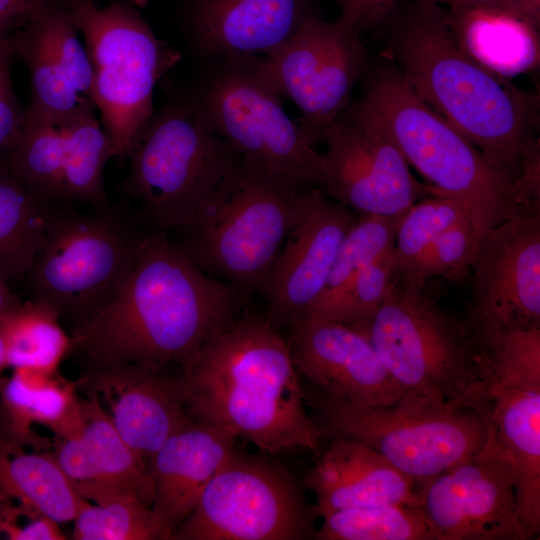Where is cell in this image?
Listing matches in <instances>:
<instances>
[{"label": "cell", "instance_id": "cell-9", "mask_svg": "<svg viewBox=\"0 0 540 540\" xmlns=\"http://www.w3.org/2000/svg\"><path fill=\"white\" fill-rule=\"evenodd\" d=\"M83 36L92 71L90 99L100 113L113 157H126L154 111L157 82L181 55L160 40L129 0H65Z\"/></svg>", "mask_w": 540, "mask_h": 540}, {"label": "cell", "instance_id": "cell-43", "mask_svg": "<svg viewBox=\"0 0 540 540\" xmlns=\"http://www.w3.org/2000/svg\"><path fill=\"white\" fill-rule=\"evenodd\" d=\"M63 0H0V27L19 28L32 16Z\"/></svg>", "mask_w": 540, "mask_h": 540}, {"label": "cell", "instance_id": "cell-23", "mask_svg": "<svg viewBox=\"0 0 540 540\" xmlns=\"http://www.w3.org/2000/svg\"><path fill=\"white\" fill-rule=\"evenodd\" d=\"M482 413L487 437L478 455L497 457L514 468L518 517L532 538L540 530V387L502 390Z\"/></svg>", "mask_w": 540, "mask_h": 540}, {"label": "cell", "instance_id": "cell-28", "mask_svg": "<svg viewBox=\"0 0 540 540\" xmlns=\"http://www.w3.org/2000/svg\"><path fill=\"white\" fill-rule=\"evenodd\" d=\"M8 41L14 58L21 60L30 74L31 97L23 111L25 119L63 129L95 112L92 100L75 89L52 53L36 15L13 31Z\"/></svg>", "mask_w": 540, "mask_h": 540}, {"label": "cell", "instance_id": "cell-46", "mask_svg": "<svg viewBox=\"0 0 540 540\" xmlns=\"http://www.w3.org/2000/svg\"><path fill=\"white\" fill-rule=\"evenodd\" d=\"M7 368H8V363H7L6 351H5L3 341L0 337V378L3 372L5 371V369Z\"/></svg>", "mask_w": 540, "mask_h": 540}, {"label": "cell", "instance_id": "cell-11", "mask_svg": "<svg viewBox=\"0 0 540 540\" xmlns=\"http://www.w3.org/2000/svg\"><path fill=\"white\" fill-rule=\"evenodd\" d=\"M322 439L361 442L413 478L419 487L483 448L487 424L482 412L413 397L390 405L362 406L306 397Z\"/></svg>", "mask_w": 540, "mask_h": 540}, {"label": "cell", "instance_id": "cell-10", "mask_svg": "<svg viewBox=\"0 0 540 540\" xmlns=\"http://www.w3.org/2000/svg\"><path fill=\"white\" fill-rule=\"evenodd\" d=\"M253 57L206 65L187 90L210 127L260 173L295 189L318 186L323 154L261 78Z\"/></svg>", "mask_w": 540, "mask_h": 540}, {"label": "cell", "instance_id": "cell-7", "mask_svg": "<svg viewBox=\"0 0 540 540\" xmlns=\"http://www.w3.org/2000/svg\"><path fill=\"white\" fill-rule=\"evenodd\" d=\"M302 189L242 160L199 205L173 241L205 273L243 297L259 293L289 233Z\"/></svg>", "mask_w": 540, "mask_h": 540}, {"label": "cell", "instance_id": "cell-1", "mask_svg": "<svg viewBox=\"0 0 540 540\" xmlns=\"http://www.w3.org/2000/svg\"><path fill=\"white\" fill-rule=\"evenodd\" d=\"M243 298L205 273L167 232L148 230L118 293L71 331L70 353L85 369L180 366L236 318Z\"/></svg>", "mask_w": 540, "mask_h": 540}, {"label": "cell", "instance_id": "cell-16", "mask_svg": "<svg viewBox=\"0 0 540 540\" xmlns=\"http://www.w3.org/2000/svg\"><path fill=\"white\" fill-rule=\"evenodd\" d=\"M359 215L316 186L302 189L293 223L259 293L276 327L301 321L321 295L338 249Z\"/></svg>", "mask_w": 540, "mask_h": 540}, {"label": "cell", "instance_id": "cell-5", "mask_svg": "<svg viewBox=\"0 0 540 540\" xmlns=\"http://www.w3.org/2000/svg\"><path fill=\"white\" fill-rule=\"evenodd\" d=\"M424 286L394 277L369 321L354 327L367 335L403 396L482 412L486 375L474 332Z\"/></svg>", "mask_w": 540, "mask_h": 540}, {"label": "cell", "instance_id": "cell-27", "mask_svg": "<svg viewBox=\"0 0 540 540\" xmlns=\"http://www.w3.org/2000/svg\"><path fill=\"white\" fill-rule=\"evenodd\" d=\"M80 438L99 488V502L132 497L152 508L155 496L149 462L120 436L99 397L86 392L81 399Z\"/></svg>", "mask_w": 540, "mask_h": 540}, {"label": "cell", "instance_id": "cell-37", "mask_svg": "<svg viewBox=\"0 0 540 540\" xmlns=\"http://www.w3.org/2000/svg\"><path fill=\"white\" fill-rule=\"evenodd\" d=\"M467 218L464 207L445 195L433 194L414 203L398 223L392 250L394 276L420 256L443 232Z\"/></svg>", "mask_w": 540, "mask_h": 540}, {"label": "cell", "instance_id": "cell-3", "mask_svg": "<svg viewBox=\"0 0 540 540\" xmlns=\"http://www.w3.org/2000/svg\"><path fill=\"white\" fill-rule=\"evenodd\" d=\"M383 29L387 57L415 93L517 180L527 154L539 144V94L516 87L467 55L441 5L405 0Z\"/></svg>", "mask_w": 540, "mask_h": 540}, {"label": "cell", "instance_id": "cell-30", "mask_svg": "<svg viewBox=\"0 0 540 540\" xmlns=\"http://www.w3.org/2000/svg\"><path fill=\"white\" fill-rule=\"evenodd\" d=\"M0 337L12 369L56 374L71 351V337L56 312L29 299L0 318Z\"/></svg>", "mask_w": 540, "mask_h": 540}, {"label": "cell", "instance_id": "cell-15", "mask_svg": "<svg viewBox=\"0 0 540 540\" xmlns=\"http://www.w3.org/2000/svg\"><path fill=\"white\" fill-rule=\"evenodd\" d=\"M475 331L540 327V215L513 216L480 241L471 266Z\"/></svg>", "mask_w": 540, "mask_h": 540}, {"label": "cell", "instance_id": "cell-12", "mask_svg": "<svg viewBox=\"0 0 540 540\" xmlns=\"http://www.w3.org/2000/svg\"><path fill=\"white\" fill-rule=\"evenodd\" d=\"M317 515L282 466L235 449L172 540L308 539Z\"/></svg>", "mask_w": 540, "mask_h": 540}, {"label": "cell", "instance_id": "cell-40", "mask_svg": "<svg viewBox=\"0 0 540 540\" xmlns=\"http://www.w3.org/2000/svg\"><path fill=\"white\" fill-rule=\"evenodd\" d=\"M36 19L72 85L81 95L90 99L93 78L90 58L65 0L39 12Z\"/></svg>", "mask_w": 540, "mask_h": 540}, {"label": "cell", "instance_id": "cell-44", "mask_svg": "<svg viewBox=\"0 0 540 540\" xmlns=\"http://www.w3.org/2000/svg\"><path fill=\"white\" fill-rule=\"evenodd\" d=\"M498 8L512 12L540 27V0H506Z\"/></svg>", "mask_w": 540, "mask_h": 540}, {"label": "cell", "instance_id": "cell-39", "mask_svg": "<svg viewBox=\"0 0 540 540\" xmlns=\"http://www.w3.org/2000/svg\"><path fill=\"white\" fill-rule=\"evenodd\" d=\"M392 250L362 269L343 293L322 314L315 316L357 327L366 324L393 282Z\"/></svg>", "mask_w": 540, "mask_h": 540}, {"label": "cell", "instance_id": "cell-42", "mask_svg": "<svg viewBox=\"0 0 540 540\" xmlns=\"http://www.w3.org/2000/svg\"><path fill=\"white\" fill-rule=\"evenodd\" d=\"M405 0H339L340 16L355 25L362 34L382 30Z\"/></svg>", "mask_w": 540, "mask_h": 540}, {"label": "cell", "instance_id": "cell-4", "mask_svg": "<svg viewBox=\"0 0 540 540\" xmlns=\"http://www.w3.org/2000/svg\"><path fill=\"white\" fill-rule=\"evenodd\" d=\"M357 100L380 124L409 165L435 194L458 201L481 241L499 223L526 214L516 201L515 178L412 89L388 57L369 64Z\"/></svg>", "mask_w": 540, "mask_h": 540}, {"label": "cell", "instance_id": "cell-14", "mask_svg": "<svg viewBox=\"0 0 540 540\" xmlns=\"http://www.w3.org/2000/svg\"><path fill=\"white\" fill-rule=\"evenodd\" d=\"M323 175L317 188L359 216L400 218L414 203L433 195L376 119L358 102L328 128Z\"/></svg>", "mask_w": 540, "mask_h": 540}, {"label": "cell", "instance_id": "cell-35", "mask_svg": "<svg viewBox=\"0 0 540 540\" xmlns=\"http://www.w3.org/2000/svg\"><path fill=\"white\" fill-rule=\"evenodd\" d=\"M399 220L378 215L359 216L344 237L325 287L306 316L322 314L362 269L393 249Z\"/></svg>", "mask_w": 540, "mask_h": 540}, {"label": "cell", "instance_id": "cell-32", "mask_svg": "<svg viewBox=\"0 0 540 540\" xmlns=\"http://www.w3.org/2000/svg\"><path fill=\"white\" fill-rule=\"evenodd\" d=\"M318 540H437L419 506L379 504L345 508L322 516Z\"/></svg>", "mask_w": 540, "mask_h": 540}, {"label": "cell", "instance_id": "cell-22", "mask_svg": "<svg viewBox=\"0 0 540 540\" xmlns=\"http://www.w3.org/2000/svg\"><path fill=\"white\" fill-rule=\"evenodd\" d=\"M236 439L221 428L191 419L149 459L155 489L152 510L172 537L235 450Z\"/></svg>", "mask_w": 540, "mask_h": 540}, {"label": "cell", "instance_id": "cell-45", "mask_svg": "<svg viewBox=\"0 0 540 540\" xmlns=\"http://www.w3.org/2000/svg\"><path fill=\"white\" fill-rule=\"evenodd\" d=\"M433 2L438 5H446L448 8H477V7H499L506 0H422Z\"/></svg>", "mask_w": 540, "mask_h": 540}, {"label": "cell", "instance_id": "cell-41", "mask_svg": "<svg viewBox=\"0 0 540 540\" xmlns=\"http://www.w3.org/2000/svg\"><path fill=\"white\" fill-rule=\"evenodd\" d=\"M9 35L0 38V154L5 152L20 130L24 111L13 89L11 71L15 58L9 45Z\"/></svg>", "mask_w": 540, "mask_h": 540}, {"label": "cell", "instance_id": "cell-8", "mask_svg": "<svg viewBox=\"0 0 540 540\" xmlns=\"http://www.w3.org/2000/svg\"><path fill=\"white\" fill-rule=\"evenodd\" d=\"M141 234L107 208L58 205L44 243L21 283L27 299L47 305L71 331L118 293Z\"/></svg>", "mask_w": 540, "mask_h": 540}, {"label": "cell", "instance_id": "cell-17", "mask_svg": "<svg viewBox=\"0 0 540 540\" xmlns=\"http://www.w3.org/2000/svg\"><path fill=\"white\" fill-rule=\"evenodd\" d=\"M517 475L494 456L463 460L420 485L437 540H527L517 511Z\"/></svg>", "mask_w": 540, "mask_h": 540}, {"label": "cell", "instance_id": "cell-2", "mask_svg": "<svg viewBox=\"0 0 540 540\" xmlns=\"http://www.w3.org/2000/svg\"><path fill=\"white\" fill-rule=\"evenodd\" d=\"M191 417L273 455L315 450L321 434L288 343L258 316L235 318L179 366Z\"/></svg>", "mask_w": 540, "mask_h": 540}, {"label": "cell", "instance_id": "cell-33", "mask_svg": "<svg viewBox=\"0 0 540 540\" xmlns=\"http://www.w3.org/2000/svg\"><path fill=\"white\" fill-rule=\"evenodd\" d=\"M65 156L62 129L25 119L4 152L12 172L29 189L59 205Z\"/></svg>", "mask_w": 540, "mask_h": 540}, {"label": "cell", "instance_id": "cell-20", "mask_svg": "<svg viewBox=\"0 0 540 540\" xmlns=\"http://www.w3.org/2000/svg\"><path fill=\"white\" fill-rule=\"evenodd\" d=\"M79 387L106 405L123 440L148 460L191 419L177 374L137 365L85 369Z\"/></svg>", "mask_w": 540, "mask_h": 540}, {"label": "cell", "instance_id": "cell-6", "mask_svg": "<svg viewBox=\"0 0 540 540\" xmlns=\"http://www.w3.org/2000/svg\"><path fill=\"white\" fill-rule=\"evenodd\" d=\"M123 190L134 204V218L148 230H179L241 160L216 133L187 88L168 100L136 134L126 156Z\"/></svg>", "mask_w": 540, "mask_h": 540}, {"label": "cell", "instance_id": "cell-19", "mask_svg": "<svg viewBox=\"0 0 540 540\" xmlns=\"http://www.w3.org/2000/svg\"><path fill=\"white\" fill-rule=\"evenodd\" d=\"M319 15L317 0H181L178 22L190 52L210 65L264 56Z\"/></svg>", "mask_w": 540, "mask_h": 540}, {"label": "cell", "instance_id": "cell-21", "mask_svg": "<svg viewBox=\"0 0 540 540\" xmlns=\"http://www.w3.org/2000/svg\"><path fill=\"white\" fill-rule=\"evenodd\" d=\"M305 486L316 498L319 516L336 510L379 504L421 507L419 484L383 455L357 441L330 440L306 472Z\"/></svg>", "mask_w": 540, "mask_h": 540}, {"label": "cell", "instance_id": "cell-18", "mask_svg": "<svg viewBox=\"0 0 540 540\" xmlns=\"http://www.w3.org/2000/svg\"><path fill=\"white\" fill-rule=\"evenodd\" d=\"M287 343L298 374L327 398L382 406L403 396L367 335L352 325L308 315Z\"/></svg>", "mask_w": 540, "mask_h": 540}, {"label": "cell", "instance_id": "cell-38", "mask_svg": "<svg viewBox=\"0 0 540 540\" xmlns=\"http://www.w3.org/2000/svg\"><path fill=\"white\" fill-rule=\"evenodd\" d=\"M480 241L467 218L455 224L394 277L425 284L432 276L460 282L471 270Z\"/></svg>", "mask_w": 540, "mask_h": 540}, {"label": "cell", "instance_id": "cell-47", "mask_svg": "<svg viewBox=\"0 0 540 540\" xmlns=\"http://www.w3.org/2000/svg\"><path fill=\"white\" fill-rule=\"evenodd\" d=\"M18 28H15L13 26H1L0 27V38L3 36H7L11 34L13 31H15Z\"/></svg>", "mask_w": 540, "mask_h": 540}, {"label": "cell", "instance_id": "cell-34", "mask_svg": "<svg viewBox=\"0 0 540 540\" xmlns=\"http://www.w3.org/2000/svg\"><path fill=\"white\" fill-rule=\"evenodd\" d=\"M473 332L485 368L488 402L505 389L540 387V327Z\"/></svg>", "mask_w": 540, "mask_h": 540}, {"label": "cell", "instance_id": "cell-24", "mask_svg": "<svg viewBox=\"0 0 540 540\" xmlns=\"http://www.w3.org/2000/svg\"><path fill=\"white\" fill-rule=\"evenodd\" d=\"M80 381L67 380L58 373L32 369H13L8 378H0V422L4 433L0 440L40 449L52 446L48 439L33 433L40 424L55 437L80 435L83 425Z\"/></svg>", "mask_w": 540, "mask_h": 540}, {"label": "cell", "instance_id": "cell-13", "mask_svg": "<svg viewBox=\"0 0 540 540\" xmlns=\"http://www.w3.org/2000/svg\"><path fill=\"white\" fill-rule=\"evenodd\" d=\"M261 78L301 112L297 124L313 146L350 105L370 64L362 32L342 16H315L270 53L253 57Z\"/></svg>", "mask_w": 540, "mask_h": 540}, {"label": "cell", "instance_id": "cell-29", "mask_svg": "<svg viewBox=\"0 0 540 540\" xmlns=\"http://www.w3.org/2000/svg\"><path fill=\"white\" fill-rule=\"evenodd\" d=\"M57 206L22 183L0 154V273L12 289L40 251Z\"/></svg>", "mask_w": 540, "mask_h": 540}, {"label": "cell", "instance_id": "cell-25", "mask_svg": "<svg viewBox=\"0 0 540 540\" xmlns=\"http://www.w3.org/2000/svg\"><path fill=\"white\" fill-rule=\"evenodd\" d=\"M445 10L459 46L484 68L509 80L539 68L540 27L498 7Z\"/></svg>", "mask_w": 540, "mask_h": 540}, {"label": "cell", "instance_id": "cell-31", "mask_svg": "<svg viewBox=\"0 0 540 540\" xmlns=\"http://www.w3.org/2000/svg\"><path fill=\"white\" fill-rule=\"evenodd\" d=\"M65 156L59 205L85 203L107 208L104 168L113 158L112 143L92 112L63 128Z\"/></svg>", "mask_w": 540, "mask_h": 540}, {"label": "cell", "instance_id": "cell-36", "mask_svg": "<svg viewBox=\"0 0 540 540\" xmlns=\"http://www.w3.org/2000/svg\"><path fill=\"white\" fill-rule=\"evenodd\" d=\"M73 522L76 540H172L152 508L132 497L88 503Z\"/></svg>", "mask_w": 540, "mask_h": 540}, {"label": "cell", "instance_id": "cell-26", "mask_svg": "<svg viewBox=\"0 0 540 540\" xmlns=\"http://www.w3.org/2000/svg\"><path fill=\"white\" fill-rule=\"evenodd\" d=\"M89 501L80 496L52 453L25 452L0 440V510L18 507L29 520L47 516L73 521Z\"/></svg>", "mask_w": 540, "mask_h": 540}]
</instances>
